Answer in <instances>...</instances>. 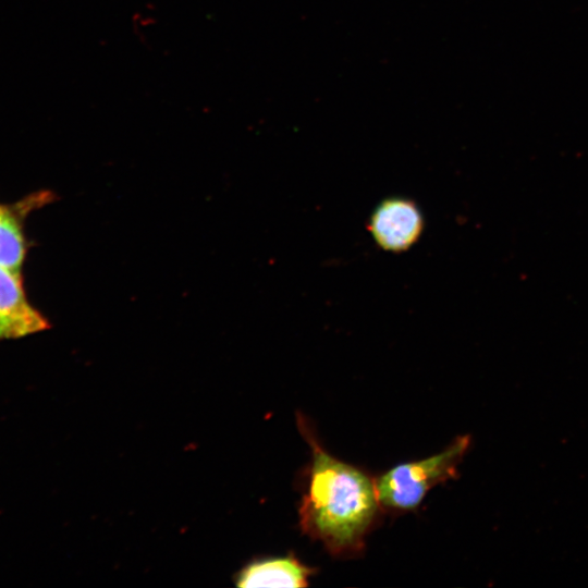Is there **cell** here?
<instances>
[{
  "instance_id": "5",
  "label": "cell",
  "mask_w": 588,
  "mask_h": 588,
  "mask_svg": "<svg viewBox=\"0 0 588 588\" xmlns=\"http://www.w3.org/2000/svg\"><path fill=\"white\" fill-rule=\"evenodd\" d=\"M315 571L299 562L293 554L253 561L238 573L236 586L250 587H306Z\"/></svg>"
},
{
  "instance_id": "3",
  "label": "cell",
  "mask_w": 588,
  "mask_h": 588,
  "mask_svg": "<svg viewBox=\"0 0 588 588\" xmlns=\"http://www.w3.org/2000/svg\"><path fill=\"white\" fill-rule=\"evenodd\" d=\"M368 230L380 248L401 253L419 240L424 230V217L413 199L392 196L373 209Z\"/></svg>"
},
{
  "instance_id": "1",
  "label": "cell",
  "mask_w": 588,
  "mask_h": 588,
  "mask_svg": "<svg viewBox=\"0 0 588 588\" xmlns=\"http://www.w3.org/2000/svg\"><path fill=\"white\" fill-rule=\"evenodd\" d=\"M297 426L311 450L307 491L298 510L301 528L334 555L359 552L381 507L375 480L329 454L301 414Z\"/></svg>"
},
{
  "instance_id": "4",
  "label": "cell",
  "mask_w": 588,
  "mask_h": 588,
  "mask_svg": "<svg viewBox=\"0 0 588 588\" xmlns=\"http://www.w3.org/2000/svg\"><path fill=\"white\" fill-rule=\"evenodd\" d=\"M0 328L5 339L21 338L49 328L48 320L25 295L22 278L0 266Z\"/></svg>"
},
{
  "instance_id": "7",
  "label": "cell",
  "mask_w": 588,
  "mask_h": 588,
  "mask_svg": "<svg viewBox=\"0 0 588 588\" xmlns=\"http://www.w3.org/2000/svg\"><path fill=\"white\" fill-rule=\"evenodd\" d=\"M1 339H5V336H4V334H3V332H2V330H1V328H0V340H1Z\"/></svg>"
},
{
  "instance_id": "2",
  "label": "cell",
  "mask_w": 588,
  "mask_h": 588,
  "mask_svg": "<svg viewBox=\"0 0 588 588\" xmlns=\"http://www.w3.org/2000/svg\"><path fill=\"white\" fill-rule=\"evenodd\" d=\"M469 443L468 436L458 437L434 455L399 464L379 476L375 485L380 506L394 512L415 510L431 488L458 476Z\"/></svg>"
},
{
  "instance_id": "6",
  "label": "cell",
  "mask_w": 588,
  "mask_h": 588,
  "mask_svg": "<svg viewBox=\"0 0 588 588\" xmlns=\"http://www.w3.org/2000/svg\"><path fill=\"white\" fill-rule=\"evenodd\" d=\"M25 238L19 212L0 204V266L21 277Z\"/></svg>"
}]
</instances>
